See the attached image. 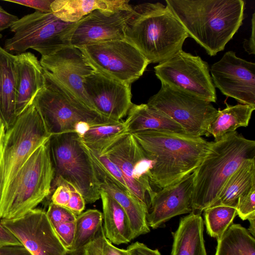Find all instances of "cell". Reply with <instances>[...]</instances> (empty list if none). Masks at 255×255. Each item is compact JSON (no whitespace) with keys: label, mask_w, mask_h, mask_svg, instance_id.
I'll use <instances>...</instances> for the list:
<instances>
[{"label":"cell","mask_w":255,"mask_h":255,"mask_svg":"<svg viewBox=\"0 0 255 255\" xmlns=\"http://www.w3.org/2000/svg\"><path fill=\"white\" fill-rule=\"evenodd\" d=\"M131 134L152 161L149 176L151 186L160 189L193 173L211 144L201 136L169 131L143 130Z\"/></svg>","instance_id":"obj_1"},{"label":"cell","mask_w":255,"mask_h":255,"mask_svg":"<svg viewBox=\"0 0 255 255\" xmlns=\"http://www.w3.org/2000/svg\"><path fill=\"white\" fill-rule=\"evenodd\" d=\"M166 5L211 56L223 50L243 23V0H166Z\"/></svg>","instance_id":"obj_2"},{"label":"cell","mask_w":255,"mask_h":255,"mask_svg":"<svg viewBox=\"0 0 255 255\" xmlns=\"http://www.w3.org/2000/svg\"><path fill=\"white\" fill-rule=\"evenodd\" d=\"M125 36L150 63H160L176 55L189 37L170 9L160 2L133 6Z\"/></svg>","instance_id":"obj_3"},{"label":"cell","mask_w":255,"mask_h":255,"mask_svg":"<svg viewBox=\"0 0 255 255\" xmlns=\"http://www.w3.org/2000/svg\"><path fill=\"white\" fill-rule=\"evenodd\" d=\"M255 158V141L237 131L211 141L210 149L193 172V213L201 214L217 200L226 182L246 159Z\"/></svg>","instance_id":"obj_4"},{"label":"cell","mask_w":255,"mask_h":255,"mask_svg":"<svg viewBox=\"0 0 255 255\" xmlns=\"http://www.w3.org/2000/svg\"><path fill=\"white\" fill-rule=\"evenodd\" d=\"M48 141L32 153L5 188L0 220L24 216L50 194L54 171Z\"/></svg>","instance_id":"obj_5"},{"label":"cell","mask_w":255,"mask_h":255,"mask_svg":"<svg viewBox=\"0 0 255 255\" xmlns=\"http://www.w3.org/2000/svg\"><path fill=\"white\" fill-rule=\"evenodd\" d=\"M44 72V86L32 104L50 135L75 132L77 126L82 122L91 126L118 122L88 108L47 72Z\"/></svg>","instance_id":"obj_6"},{"label":"cell","mask_w":255,"mask_h":255,"mask_svg":"<svg viewBox=\"0 0 255 255\" xmlns=\"http://www.w3.org/2000/svg\"><path fill=\"white\" fill-rule=\"evenodd\" d=\"M76 22L64 21L52 12L35 11L18 19L10 27L13 35L5 40L3 48L12 54L32 49L41 56L48 55L71 45Z\"/></svg>","instance_id":"obj_7"},{"label":"cell","mask_w":255,"mask_h":255,"mask_svg":"<svg viewBox=\"0 0 255 255\" xmlns=\"http://www.w3.org/2000/svg\"><path fill=\"white\" fill-rule=\"evenodd\" d=\"M48 145L54 171L58 178L69 182L81 194L86 203L100 198L91 158L76 132L51 135Z\"/></svg>","instance_id":"obj_8"},{"label":"cell","mask_w":255,"mask_h":255,"mask_svg":"<svg viewBox=\"0 0 255 255\" xmlns=\"http://www.w3.org/2000/svg\"><path fill=\"white\" fill-rule=\"evenodd\" d=\"M50 136L33 104L6 129L0 162V200L5 188L27 159Z\"/></svg>","instance_id":"obj_9"},{"label":"cell","mask_w":255,"mask_h":255,"mask_svg":"<svg viewBox=\"0 0 255 255\" xmlns=\"http://www.w3.org/2000/svg\"><path fill=\"white\" fill-rule=\"evenodd\" d=\"M84 144L106 155L118 167L128 189L148 211L155 193L149 179L152 161L145 156L132 135L125 132L102 142Z\"/></svg>","instance_id":"obj_10"},{"label":"cell","mask_w":255,"mask_h":255,"mask_svg":"<svg viewBox=\"0 0 255 255\" xmlns=\"http://www.w3.org/2000/svg\"><path fill=\"white\" fill-rule=\"evenodd\" d=\"M179 124L188 134L208 136V128L218 111L212 103L161 84L147 104Z\"/></svg>","instance_id":"obj_11"},{"label":"cell","mask_w":255,"mask_h":255,"mask_svg":"<svg viewBox=\"0 0 255 255\" xmlns=\"http://www.w3.org/2000/svg\"><path fill=\"white\" fill-rule=\"evenodd\" d=\"M78 48L97 71L129 85L143 75L150 64L141 52L126 39Z\"/></svg>","instance_id":"obj_12"},{"label":"cell","mask_w":255,"mask_h":255,"mask_svg":"<svg viewBox=\"0 0 255 255\" xmlns=\"http://www.w3.org/2000/svg\"><path fill=\"white\" fill-rule=\"evenodd\" d=\"M161 84L211 103L217 101L216 88L208 64L198 56L183 50L154 67Z\"/></svg>","instance_id":"obj_13"},{"label":"cell","mask_w":255,"mask_h":255,"mask_svg":"<svg viewBox=\"0 0 255 255\" xmlns=\"http://www.w3.org/2000/svg\"><path fill=\"white\" fill-rule=\"evenodd\" d=\"M9 231L32 255H66L64 247L49 221L46 212L35 208L14 219H1Z\"/></svg>","instance_id":"obj_14"},{"label":"cell","mask_w":255,"mask_h":255,"mask_svg":"<svg viewBox=\"0 0 255 255\" xmlns=\"http://www.w3.org/2000/svg\"><path fill=\"white\" fill-rule=\"evenodd\" d=\"M215 88L240 104L255 107V63L226 52L210 68Z\"/></svg>","instance_id":"obj_15"},{"label":"cell","mask_w":255,"mask_h":255,"mask_svg":"<svg viewBox=\"0 0 255 255\" xmlns=\"http://www.w3.org/2000/svg\"><path fill=\"white\" fill-rule=\"evenodd\" d=\"M40 63L44 71L92 110L86 97L83 83L87 76L97 70L80 48L66 46L41 56Z\"/></svg>","instance_id":"obj_16"},{"label":"cell","mask_w":255,"mask_h":255,"mask_svg":"<svg viewBox=\"0 0 255 255\" xmlns=\"http://www.w3.org/2000/svg\"><path fill=\"white\" fill-rule=\"evenodd\" d=\"M92 110L116 122L121 121L132 105L131 85L96 71L83 83Z\"/></svg>","instance_id":"obj_17"},{"label":"cell","mask_w":255,"mask_h":255,"mask_svg":"<svg viewBox=\"0 0 255 255\" xmlns=\"http://www.w3.org/2000/svg\"><path fill=\"white\" fill-rule=\"evenodd\" d=\"M133 9V7H132ZM132 10L112 11L95 10L76 22L70 45L77 47L126 39L127 23Z\"/></svg>","instance_id":"obj_18"},{"label":"cell","mask_w":255,"mask_h":255,"mask_svg":"<svg viewBox=\"0 0 255 255\" xmlns=\"http://www.w3.org/2000/svg\"><path fill=\"white\" fill-rule=\"evenodd\" d=\"M194 176L193 172L178 182L155 191L146 215L149 227L156 229L175 216L192 212Z\"/></svg>","instance_id":"obj_19"},{"label":"cell","mask_w":255,"mask_h":255,"mask_svg":"<svg viewBox=\"0 0 255 255\" xmlns=\"http://www.w3.org/2000/svg\"><path fill=\"white\" fill-rule=\"evenodd\" d=\"M81 143L91 158L99 189L109 194L124 209L128 216L134 238L149 232V227L146 221L147 207L109 174Z\"/></svg>","instance_id":"obj_20"},{"label":"cell","mask_w":255,"mask_h":255,"mask_svg":"<svg viewBox=\"0 0 255 255\" xmlns=\"http://www.w3.org/2000/svg\"><path fill=\"white\" fill-rule=\"evenodd\" d=\"M16 84L15 112L17 117L33 103L44 85V69L34 54L25 52L14 55Z\"/></svg>","instance_id":"obj_21"},{"label":"cell","mask_w":255,"mask_h":255,"mask_svg":"<svg viewBox=\"0 0 255 255\" xmlns=\"http://www.w3.org/2000/svg\"><path fill=\"white\" fill-rule=\"evenodd\" d=\"M201 214L190 213L181 218L177 229L172 232L171 255H207Z\"/></svg>","instance_id":"obj_22"},{"label":"cell","mask_w":255,"mask_h":255,"mask_svg":"<svg viewBox=\"0 0 255 255\" xmlns=\"http://www.w3.org/2000/svg\"><path fill=\"white\" fill-rule=\"evenodd\" d=\"M129 0H54L52 13L68 22H76L95 10L112 11L132 10Z\"/></svg>","instance_id":"obj_23"},{"label":"cell","mask_w":255,"mask_h":255,"mask_svg":"<svg viewBox=\"0 0 255 255\" xmlns=\"http://www.w3.org/2000/svg\"><path fill=\"white\" fill-rule=\"evenodd\" d=\"M124 123L128 132L143 130L169 131L188 134L184 128L164 113L146 104H133Z\"/></svg>","instance_id":"obj_24"},{"label":"cell","mask_w":255,"mask_h":255,"mask_svg":"<svg viewBox=\"0 0 255 255\" xmlns=\"http://www.w3.org/2000/svg\"><path fill=\"white\" fill-rule=\"evenodd\" d=\"M103 206L104 230L112 243L128 244L134 239L128 216L123 207L109 194L100 190Z\"/></svg>","instance_id":"obj_25"},{"label":"cell","mask_w":255,"mask_h":255,"mask_svg":"<svg viewBox=\"0 0 255 255\" xmlns=\"http://www.w3.org/2000/svg\"><path fill=\"white\" fill-rule=\"evenodd\" d=\"M14 58V55L0 46V114L6 129L14 125L17 118Z\"/></svg>","instance_id":"obj_26"},{"label":"cell","mask_w":255,"mask_h":255,"mask_svg":"<svg viewBox=\"0 0 255 255\" xmlns=\"http://www.w3.org/2000/svg\"><path fill=\"white\" fill-rule=\"evenodd\" d=\"M254 186H255V158L245 160L231 175L213 205L236 207L239 197Z\"/></svg>","instance_id":"obj_27"},{"label":"cell","mask_w":255,"mask_h":255,"mask_svg":"<svg viewBox=\"0 0 255 255\" xmlns=\"http://www.w3.org/2000/svg\"><path fill=\"white\" fill-rule=\"evenodd\" d=\"M226 105L225 109L218 111L208 128V136H213L214 141L220 140L228 133L236 131L238 128L248 126L255 110V107L248 105Z\"/></svg>","instance_id":"obj_28"},{"label":"cell","mask_w":255,"mask_h":255,"mask_svg":"<svg viewBox=\"0 0 255 255\" xmlns=\"http://www.w3.org/2000/svg\"><path fill=\"white\" fill-rule=\"evenodd\" d=\"M217 243L215 255H255V238L239 224H232Z\"/></svg>","instance_id":"obj_29"},{"label":"cell","mask_w":255,"mask_h":255,"mask_svg":"<svg viewBox=\"0 0 255 255\" xmlns=\"http://www.w3.org/2000/svg\"><path fill=\"white\" fill-rule=\"evenodd\" d=\"M103 220V214L97 209H89L77 216L74 241L68 251L81 250L90 242L102 226Z\"/></svg>","instance_id":"obj_30"},{"label":"cell","mask_w":255,"mask_h":255,"mask_svg":"<svg viewBox=\"0 0 255 255\" xmlns=\"http://www.w3.org/2000/svg\"><path fill=\"white\" fill-rule=\"evenodd\" d=\"M204 211L207 232L217 241L220 240L237 215L236 207L217 204L207 208Z\"/></svg>","instance_id":"obj_31"},{"label":"cell","mask_w":255,"mask_h":255,"mask_svg":"<svg viewBox=\"0 0 255 255\" xmlns=\"http://www.w3.org/2000/svg\"><path fill=\"white\" fill-rule=\"evenodd\" d=\"M128 132L124 122L91 126L80 137L85 144H92L102 142L121 134Z\"/></svg>","instance_id":"obj_32"},{"label":"cell","mask_w":255,"mask_h":255,"mask_svg":"<svg viewBox=\"0 0 255 255\" xmlns=\"http://www.w3.org/2000/svg\"><path fill=\"white\" fill-rule=\"evenodd\" d=\"M81 251L82 255H130L127 249L115 247L106 237L103 225L95 237Z\"/></svg>","instance_id":"obj_33"},{"label":"cell","mask_w":255,"mask_h":255,"mask_svg":"<svg viewBox=\"0 0 255 255\" xmlns=\"http://www.w3.org/2000/svg\"><path fill=\"white\" fill-rule=\"evenodd\" d=\"M236 209L237 215L243 221L255 217V186L239 197Z\"/></svg>","instance_id":"obj_34"},{"label":"cell","mask_w":255,"mask_h":255,"mask_svg":"<svg viewBox=\"0 0 255 255\" xmlns=\"http://www.w3.org/2000/svg\"><path fill=\"white\" fill-rule=\"evenodd\" d=\"M49 221L53 227L63 223L74 222L77 215L67 208L55 205L51 202L46 212Z\"/></svg>","instance_id":"obj_35"},{"label":"cell","mask_w":255,"mask_h":255,"mask_svg":"<svg viewBox=\"0 0 255 255\" xmlns=\"http://www.w3.org/2000/svg\"><path fill=\"white\" fill-rule=\"evenodd\" d=\"M53 228L64 247L70 251L75 238V221L63 223Z\"/></svg>","instance_id":"obj_36"},{"label":"cell","mask_w":255,"mask_h":255,"mask_svg":"<svg viewBox=\"0 0 255 255\" xmlns=\"http://www.w3.org/2000/svg\"><path fill=\"white\" fill-rule=\"evenodd\" d=\"M68 183L71 191V197L66 208L78 216L84 210L86 202L81 194L76 188Z\"/></svg>","instance_id":"obj_37"},{"label":"cell","mask_w":255,"mask_h":255,"mask_svg":"<svg viewBox=\"0 0 255 255\" xmlns=\"http://www.w3.org/2000/svg\"><path fill=\"white\" fill-rule=\"evenodd\" d=\"M54 0H5L26 6L42 12H52L51 5Z\"/></svg>","instance_id":"obj_38"},{"label":"cell","mask_w":255,"mask_h":255,"mask_svg":"<svg viewBox=\"0 0 255 255\" xmlns=\"http://www.w3.org/2000/svg\"><path fill=\"white\" fill-rule=\"evenodd\" d=\"M127 250L130 255H161L158 250H152L138 242L129 245Z\"/></svg>","instance_id":"obj_39"},{"label":"cell","mask_w":255,"mask_h":255,"mask_svg":"<svg viewBox=\"0 0 255 255\" xmlns=\"http://www.w3.org/2000/svg\"><path fill=\"white\" fill-rule=\"evenodd\" d=\"M7 246H22L18 240L0 223V247Z\"/></svg>","instance_id":"obj_40"},{"label":"cell","mask_w":255,"mask_h":255,"mask_svg":"<svg viewBox=\"0 0 255 255\" xmlns=\"http://www.w3.org/2000/svg\"><path fill=\"white\" fill-rule=\"evenodd\" d=\"M18 19L0 6V32L10 28Z\"/></svg>","instance_id":"obj_41"},{"label":"cell","mask_w":255,"mask_h":255,"mask_svg":"<svg viewBox=\"0 0 255 255\" xmlns=\"http://www.w3.org/2000/svg\"><path fill=\"white\" fill-rule=\"evenodd\" d=\"M0 255H32L23 246H7L0 247Z\"/></svg>","instance_id":"obj_42"},{"label":"cell","mask_w":255,"mask_h":255,"mask_svg":"<svg viewBox=\"0 0 255 255\" xmlns=\"http://www.w3.org/2000/svg\"><path fill=\"white\" fill-rule=\"evenodd\" d=\"M255 12H254L252 18L251 34L248 39L243 42V47L249 54H255Z\"/></svg>","instance_id":"obj_43"},{"label":"cell","mask_w":255,"mask_h":255,"mask_svg":"<svg viewBox=\"0 0 255 255\" xmlns=\"http://www.w3.org/2000/svg\"><path fill=\"white\" fill-rule=\"evenodd\" d=\"M6 130V129L4 122L0 114V162L2 155Z\"/></svg>","instance_id":"obj_44"},{"label":"cell","mask_w":255,"mask_h":255,"mask_svg":"<svg viewBox=\"0 0 255 255\" xmlns=\"http://www.w3.org/2000/svg\"><path fill=\"white\" fill-rule=\"evenodd\" d=\"M248 220L249 221L250 225L249 229L247 230L251 235L254 237L255 235V217L251 218Z\"/></svg>","instance_id":"obj_45"},{"label":"cell","mask_w":255,"mask_h":255,"mask_svg":"<svg viewBox=\"0 0 255 255\" xmlns=\"http://www.w3.org/2000/svg\"><path fill=\"white\" fill-rule=\"evenodd\" d=\"M66 255H82L81 250L78 251H67Z\"/></svg>","instance_id":"obj_46"},{"label":"cell","mask_w":255,"mask_h":255,"mask_svg":"<svg viewBox=\"0 0 255 255\" xmlns=\"http://www.w3.org/2000/svg\"><path fill=\"white\" fill-rule=\"evenodd\" d=\"M1 37H2V35L1 34H0V40L1 38Z\"/></svg>","instance_id":"obj_47"}]
</instances>
